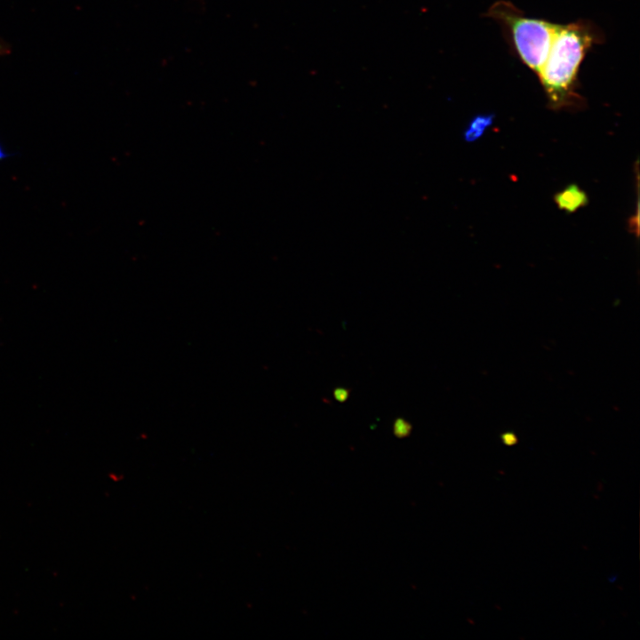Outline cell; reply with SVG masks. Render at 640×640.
<instances>
[{"mask_svg": "<svg viewBox=\"0 0 640 640\" xmlns=\"http://www.w3.org/2000/svg\"><path fill=\"white\" fill-rule=\"evenodd\" d=\"M493 114H479L475 116L468 123L463 132V138L467 142L477 140L490 127L494 120Z\"/></svg>", "mask_w": 640, "mask_h": 640, "instance_id": "obj_4", "label": "cell"}, {"mask_svg": "<svg viewBox=\"0 0 640 640\" xmlns=\"http://www.w3.org/2000/svg\"><path fill=\"white\" fill-rule=\"evenodd\" d=\"M603 33L589 20L557 24L546 57L537 76L553 110H577L584 106L578 93V73L587 52L604 40Z\"/></svg>", "mask_w": 640, "mask_h": 640, "instance_id": "obj_1", "label": "cell"}, {"mask_svg": "<svg viewBox=\"0 0 640 640\" xmlns=\"http://www.w3.org/2000/svg\"><path fill=\"white\" fill-rule=\"evenodd\" d=\"M332 394L336 401L340 403H344L349 397L350 390L343 387H338L333 389Z\"/></svg>", "mask_w": 640, "mask_h": 640, "instance_id": "obj_6", "label": "cell"}, {"mask_svg": "<svg viewBox=\"0 0 640 640\" xmlns=\"http://www.w3.org/2000/svg\"><path fill=\"white\" fill-rule=\"evenodd\" d=\"M9 156V154L5 151L2 143L0 142V162L4 161Z\"/></svg>", "mask_w": 640, "mask_h": 640, "instance_id": "obj_7", "label": "cell"}, {"mask_svg": "<svg viewBox=\"0 0 640 640\" xmlns=\"http://www.w3.org/2000/svg\"><path fill=\"white\" fill-rule=\"evenodd\" d=\"M485 16L501 26L518 58L537 75L546 60L557 24L528 17L505 0L495 2Z\"/></svg>", "mask_w": 640, "mask_h": 640, "instance_id": "obj_2", "label": "cell"}, {"mask_svg": "<svg viewBox=\"0 0 640 640\" xmlns=\"http://www.w3.org/2000/svg\"><path fill=\"white\" fill-rule=\"evenodd\" d=\"M412 429V424L403 418H396L393 423V433L398 438L407 437Z\"/></svg>", "mask_w": 640, "mask_h": 640, "instance_id": "obj_5", "label": "cell"}, {"mask_svg": "<svg viewBox=\"0 0 640 640\" xmlns=\"http://www.w3.org/2000/svg\"><path fill=\"white\" fill-rule=\"evenodd\" d=\"M556 206L569 213H573L588 203V197L577 184H570L554 196Z\"/></svg>", "mask_w": 640, "mask_h": 640, "instance_id": "obj_3", "label": "cell"}]
</instances>
